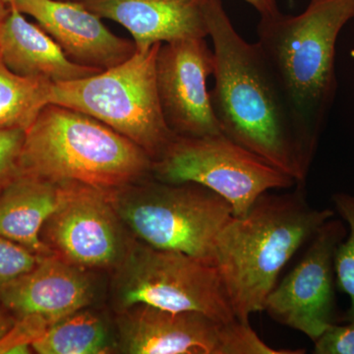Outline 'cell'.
I'll return each mask as SVG.
<instances>
[{
    "label": "cell",
    "instance_id": "1",
    "mask_svg": "<svg viewBox=\"0 0 354 354\" xmlns=\"http://www.w3.org/2000/svg\"><path fill=\"white\" fill-rule=\"evenodd\" d=\"M208 26L215 62V86L209 94L221 132L297 183H305L311 164L259 46L242 39L221 0L212 3Z\"/></svg>",
    "mask_w": 354,
    "mask_h": 354
},
{
    "label": "cell",
    "instance_id": "2",
    "mask_svg": "<svg viewBox=\"0 0 354 354\" xmlns=\"http://www.w3.org/2000/svg\"><path fill=\"white\" fill-rule=\"evenodd\" d=\"M304 185L264 193L218 234L214 263L239 320L249 322L252 314L264 311L286 263L335 215L334 209L311 206Z\"/></svg>",
    "mask_w": 354,
    "mask_h": 354
},
{
    "label": "cell",
    "instance_id": "3",
    "mask_svg": "<svg viewBox=\"0 0 354 354\" xmlns=\"http://www.w3.org/2000/svg\"><path fill=\"white\" fill-rule=\"evenodd\" d=\"M354 0H311L299 15L261 17L258 46L290 106L310 164L337 92L335 44Z\"/></svg>",
    "mask_w": 354,
    "mask_h": 354
},
{
    "label": "cell",
    "instance_id": "4",
    "mask_svg": "<svg viewBox=\"0 0 354 354\" xmlns=\"http://www.w3.org/2000/svg\"><path fill=\"white\" fill-rule=\"evenodd\" d=\"M153 160L131 140L88 114L48 104L25 132L22 174L57 183L115 190L153 176Z\"/></svg>",
    "mask_w": 354,
    "mask_h": 354
},
{
    "label": "cell",
    "instance_id": "5",
    "mask_svg": "<svg viewBox=\"0 0 354 354\" xmlns=\"http://www.w3.org/2000/svg\"><path fill=\"white\" fill-rule=\"evenodd\" d=\"M111 199L142 243L213 263L218 234L234 216L223 197L197 183L148 178L111 190Z\"/></svg>",
    "mask_w": 354,
    "mask_h": 354
},
{
    "label": "cell",
    "instance_id": "6",
    "mask_svg": "<svg viewBox=\"0 0 354 354\" xmlns=\"http://www.w3.org/2000/svg\"><path fill=\"white\" fill-rule=\"evenodd\" d=\"M162 44L136 50L127 62L94 75L53 84L48 104L88 114L131 140L153 160L176 136L165 122L156 62Z\"/></svg>",
    "mask_w": 354,
    "mask_h": 354
},
{
    "label": "cell",
    "instance_id": "7",
    "mask_svg": "<svg viewBox=\"0 0 354 354\" xmlns=\"http://www.w3.org/2000/svg\"><path fill=\"white\" fill-rule=\"evenodd\" d=\"M114 270L113 297L118 312L144 304L201 312L221 322L237 320L213 262L134 241Z\"/></svg>",
    "mask_w": 354,
    "mask_h": 354
},
{
    "label": "cell",
    "instance_id": "8",
    "mask_svg": "<svg viewBox=\"0 0 354 354\" xmlns=\"http://www.w3.org/2000/svg\"><path fill=\"white\" fill-rule=\"evenodd\" d=\"M153 177L167 183H197L220 195L234 216L245 215L256 200L297 183L225 134L176 136L153 160Z\"/></svg>",
    "mask_w": 354,
    "mask_h": 354
},
{
    "label": "cell",
    "instance_id": "9",
    "mask_svg": "<svg viewBox=\"0 0 354 354\" xmlns=\"http://www.w3.org/2000/svg\"><path fill=\"white\" fill-rule=\"evenodd\" d=\"M118 349L131 354H302L271 348L237 319L221 322L196 311H169L138 304L120 311Z\"/></svg>",
    "mask_w": 354,
    "mask_h": 354
},
{
    "label": "cell",
    "instance_id": "10",
    "mask_svg": "<svg viewBox=\"0 0 354 354\" xmlns=\"http://www.w3.org/2000/svg\"><path fill=\"white\" fill-rule=\"evenodd\" d=\"M125 227L111 190L64 183L57 208L44 223L41 239L53 255L81 269H115L127 255Z\"/></svg>",
    "mask_w": 354,
    "mask_h": 354
},
{
    "label": "cell",
    "instance_id": "11",
    "mask_svg": "<svg viewBox=\"0 0 354 354\" xmlns=\"http://www.w3.org/2000/svg\"><path fill=\"white\" fill-rule=\"evenodd\" d=\"M346 232L344 221L333 218L319 228L301 261L266 299L272 320L313 342L335 324V253Z\"/></svg>",
    "mask_w": 354,
    "mask_h": 354
},
{
    "label": "cell",
    "instance_id": "12",
    "mask_svg": "<svg viewBox=\"0 0 354 354\" xmlns=\"http://www.w3.org/2000/svg\"><path fill=\"white\" fill-rule=\"evenodd\" d=\"M214 69L213 50L206 39L160 46L156 62L158 99L165 122L176 136L223 134L208 90Z\"/></svg>",
    "mask_w": 354,
    "mask_h": 354
},
{
    "label": "cell",
    "instance_id": "13",
    "mask_svg": "<svg viewBox=\"0 0 354 354\" xmlns=\"http://www.w3.org/2000/svg\"><path fill=\"white\" fill-rule=\"evenodd\" d=\"M14 6L38 22L77 64L106 70L136 53L135 43L116 36L102 18L71 0H16Z\"/></svg>",
    "mask_w": 354,
    "mask_h": 354
},
{
    "label": "cell",
    "instance_id": "14",
    "mask_svg": "<svg viewBox=\"0 0 354 354\" xmlns=\"http://www.w3.org/2000/svg\"><path fill=\"white\" fill-rule=\"evenodd\" d=\"M95 295L94 281L87 270L51 254L2 288L0 301L17 319L39 316L53 324L88 308Z\"/></svg>",
    "mask_w": 354,
    "mask_h": 354
},
{
    "label": "cell",
    "instance_id": "15",
    "mask_svg": "<svg viewBox=\"0 0 354 354\" xmlns=\"http://www.w3.org/2000/svg\"><path fill=\"white\" fill-rule=\"evenodd\" d=\"M97 16L124 27L138 50L156 44L209 37L214 0H81Z\"/></svg>",
    "mask_w": 354,
    "mask_h": 354
},
{
    "label": "cell",
    "instance_id": "16",
    "mask_svg": "<svg viewBox=\"0 0 354 354\" xmlns=\"http://www.w3.org/2000/svg\"><path fill=\"white\" fill-rule=\"evenodd\" d=\"M0 58L14 73L35 77L51 83L71 82L94 75L102 70L77 64L39 25L26 19L14 4L0 35Z\"/></svg>",
    "mask_w": 354,
    "mask_h": 354
},
{
    "label": "cell",
    "instance_id": "17",
    "mask_svg": "<svg viewBox=\"0 0 354 354\" xmlns=\"http://www.w3.org/2000/svg\"><path fill=\"white\" fill-rule=\"evenodd\" d=\"M64 188V183L19 172L0 190V235L41 257L51 255L41 232L62 201Z\"/></svg>",
    "mask_w": 354,
    "mask_h": 354
},
{
    "label": "cell",
    "instance_id": "18",
    "mask_svg": "<svg viewBox=\"0 0 354 354\" xmlns=\"http://www.w3.org/2000/svg\"><path fill=\"white\" fill-rule=\"evenodd\" d=\"M32 348L39 354H104L118 351V344L106 321L85 308L51 324Z\"/></svg>",
    "mask_w": 354,
    "mask_h": 354
},
{
    "label": "cell",
    "instance_id": "19",
    "mask_svg": "<svg viewBox=\"0 0 354 354\" xmlns=\"http://www.w3.org/2000/svg\"><path fill=\"white\" fill-rule=\"evenodd\" d=\"M50 81L18 75L0 58V128L27 131L48 104Z\"/></svg>",
    "mask_w": 354,
    "mask_h": 354
},
{
    "label": "cell",
    "instance_id": "20",
    "mask_svg": "<svg viewBox=\"0 0 354 354\" xmlns=\"http://www.w3.org/2000/svg\"><path fill=\"white\" fill-rule=\"evenodd\" d=\"M335 212L346 225V237L335 253V283L337 288L349 297V308L344 320L354 321V191L337 192L333 195Z\"/></svg>",
    "mask_w": 354,
    "mask_h": 354
},
{
    "label": "cell",
    "instance_id": "21",
    "mask_svg": "<svg viewBox=\"0 0 354 354\" xmlns=\"http://www.w3.org/2000/svg\"><path fill=\"white\" fill-rule=\"evenodd\" d=\"M41 256L0 235V290L36 267Z\"/></svg>",
    "mask_w": 354,
    "mask_h": 354
},
{
    "label": "cell",
    "instance_id": "22",
    "mask_svg": "<svg viewBox=\"0 0 354 354\" xmlns=\"http://www.w3.org/2000/svg\"><path fill=\"white\" fill-rule=\"evenodd\" d=\"M25 131L0 128V190L20 172L19 160Z\"/></svg>",
    "mask_w": 354,
    "mask_h": 354
},
{
    "label": "cell",
    "instance_id": "23",
    "mask_svg": "<svg viewBox=\"0 0 354 354\" xmlns=\"http://www.w3.org/2000/svg\"><path fill=\"white\" fill-rule=\"evenodd\" d=\"M313 353L354 354V321L330 325L314 342Z\"/></svg>",
    "mask_w": 354,
    "mask_h": 354
},
{
    "label": "cell",
    "instance_id": "24",
    "mask_svg": "<svg viewBox=\"0 0 354 354\" xmlns=\"http://www.w3.org/2000/svg\"><path fill=\"white\" fill-rule=\"evenodd\" d=\"M256 9L261 17H271L281 13L277 0H244Z\"/></svg>",
    "mask_w": 354,
    "mask_h": 354
},
{
    "label": "cell",
    "instance_id": "25",
    "mask_svg": "<svg viewBox=\"0 0 354 354\" xmlns=\"http://www.w3.org/2000/svg\"><path fill=\"white\" fill-rule=\"evenodd\" d=\"M18 319L0 301V341L12 329Z\"/></svg>",
    "mask_w": 354,
    "mask_h": 354
},
{
    "label": "cell",
    "instance_id": "26",
    "mask_svg": "<svg viewBox=\"0 0 354 354\" xmlns=\"http://www.w3.org/2000/svg\"><path fill=\"white\" fill-rule=\"evenodd\" d=\"M8 9V4L0 0V35H1L2 26H3L4 21H6Z\"/></svg>",
    "mask_w": 354,
    "mask_h": 354
},
{
    "label": "cell",
    "instance_id": "27",
    "mask_svg": "<svg viewBox=\"0 0 354 354\" xmlns=\"http://www.w3.org/2000/svg\"><path fill=\"white\" fill-rule=\"evenodd\" d=\"M2 1L6 2V4H11L13 3V2H15L16 0H2Z\"/></svg>",
    "mask_w": 354,
    "mask_h": 354
},
{
    "label": "cell",
    "instance_id": "28",
    "mask_svg": "<svg viewBox=\"0 0 354 354\" xmlns=\"http://www.w3.org/2000/svg\"><path fill=\"white\" fill-rule=\"evenodd\" d=\"M71 1H81V0H71Z\"/></svg>",
    "mask_w": 354,
    "mask_h": 354
}]
</instances>
